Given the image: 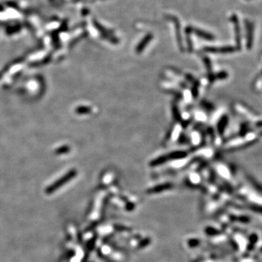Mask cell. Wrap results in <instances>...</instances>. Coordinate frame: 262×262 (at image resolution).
<instances>
[{
  "instance_id": "cell-6",
  "label": "cell",
  "mask_w": 262,
  "mask_h": 262,
  "mask_svg": "<svg viewBox=\"0 0 262 262\" xmlns=\"http://www.w3.org/2000/svg\"><path fill=\"white\" fill-rule=\"evenodd\" d=\"M205 50L209 53H229L234 50L233 47H221V48H216V47H206L205 48Z\"/></svg>"
},
{
  "instance_id": "cell-4",
  "label": "cell",
  "mask_w": 262,
  "mask_h": 262,
  "mask_svg": "<svg viewBox=\"0 0 262 262\" xmlns=\"http://www.w3.org/2000/svg\"><path fill=\"white\" fill-rule=\"evenodd\" d=\"M172 184H162L160 185V186L154 187V188L149 189L147 190L148 194H156V193H160L162 191L168 190V189H170L172 188Z\"/></svg>"
},
{
  "instance_id": "cell-2",
  "label": "cell",
  "mask_w": 262,
  "mask_h": 262,
  "mask_svg": "<svg viewBox=\"0 0 262 262\" xmlns=\"http://www.w3.org/2000/svg\"><path fill=\"white\" fill-rule=\"evenodd\" d=\"M94 24H95V26H96V28L98 29V30L101 33L102 36H103V37H104L105 38H107V39L110 40V42H114V43H117V39H116V38H114V37H112V35H110L109 31L106 30V29L103 28V27L101 26V25L99 24L98 22L94 21Z\"/></svg>"
},
{
  "instance_id": "cell-3",
  "label": "cell",
  "mask_w": 262,
  "mask_h": 262,
  "mask_svg": "<svg viewBox=\"0 0 262 262\" xmlns=\"http://www.w3.org/2000/svg\"><path fill=\"white\" fill-rule=\"evenodd\" d=\"M153 39V35L151 34H149L146 36L143 39L141 40V42L136 47V52L138 53H141L142 51L144 50V48L147 46V45L149 43L151 40Z\"/></svg>"
},
{
  "instance_id": "cell-7",
  "label": "cell",
  "mask_w": 262,
  "mask_h": 262,
  "mask_svg": "<svg viewBox=\"0 0 262 262\" xmlns=\"http://www.w3.org/2000/svg\"><path fill=\"white\" fill-rule=\"evenodd\" d=\"M191 31H192L195 34L197 35L198 37H200L201 38H203V39H205L211 40V39H214V37L211 34L205 32V31H204L200 30V29H197L192 28V27H191Z\"/></svg>"
},
{
  "instance_id": "cell-1",
  "label": "cell",
  "mask_w": 262,
  "mask_h": 262,
  "mask_svg": "<svg viewBox=\"0 0 262 262\" xmlns=\"http://www.w3.org/2000/svg\"><path fill=\"white\" fill-rule=\"evenodd\" d=\"M186 155H187V153L184 152V151H178V152L168 154V155L162 156V157L157 158V159L154 160L153 161L151 162L150 165L152 166L160 165L163 164L165 163V162L170 161V160H177V159H180V158H183V157H186Z\"/></svg>"
},
{
  "instance_id": "cell-5",
  "label": "cell",
  "mask_w": 262,
  "mask_h": 262,
  "mask_svg": "<svg viewBox=\"0 0 262 262\" xmlns=\"http://www.w3.org/2000/svg\"><path fill=\"white\" fill-rule=\"evenodd\" d=\"M170 18V19L172 20V21L174 23V25L176 26V37H177V40H178V44L179 45L181 48H183V45H182V41H181V29H180V24H179V21H178V20L176 18V17H173V16H169Z\"/></svg>"
},
{
  "instance_id": "cell-8",
  "label": "cell",
  "mask_w": 262,
  "mask_h": 262,
  "mask_svg": "<svg viewBox=\"0 0 262 262\" xmlns=\"http://www.w3.org/2000/svg\"><path fill=\"white\" fill-rule=\"evenodd\" d=\"M232 22L234 25V29H235V34H236V39L237 40H240V26L238 24V19L236 15H232L231 18Z\"/></svg>"
}]
</instances>
